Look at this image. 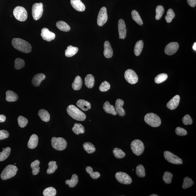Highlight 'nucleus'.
I'll list each match as a JSON object with an SVG mask.
<instances>
[{
  "instance_id": "52",
  "label": "nucleus",
  "mask_w": 196,
  "mask_h": 196,
  "mask_svg": "<svg viewBox=\"0 0 196 196\" xmlns=\"http://www.w3.org/2000/svg\"><path fill=\"white\" fill-rule=\"evenodd\" d=\"M9 136V133L7 131L2 130H0V140L7 138Z\"/></svg>"
},
{
  "instance_id": "5",
  "label": "nucleus",
  "mask_w": 196,
  "mask_h": 196,
  "mask_svg": "<svg viewBox=\"0 0 196 196\" xmlns=\"http://www.w3.org/2000/svg\"><path fill=\"white\" fill-rule=\"evenodd\" d=\"M51 144L53 148L58 151L64 150L67 145L66 141L62 137H53L51 139Z\"/></svg>"
},
{
  "instance_id": "1",
  "label": "nucleus",
  "mask_w": 196,
  "mask_h": 196,
  "mask_svg": "<svg viewBox=\"0 0 196 196\" xmlns=\"http://www.w3.org/2000/svg\"><path fill=\"white\" fill-rule=\"evenodd\" d=\"M12 44L15 49L23 53H29L32 51L31 44L27 41L21 38H13Z\"/></svg>"
},
{
  "instance_id": "44",
  "label": "nucleus",
  "mask_w": 196,
  "mask_h": 196,
  "mask_svg": "<svg viewBox=\"0 0 196 196\" xmlns=\"http://www.w3.org/2000/svg\"><path fill=\"white\" fill-rule=\"evenodd\" d=\"M136 173L137 175L140 177H144L146 173L144 167L142 165H139L136 167Z\"/></svg>"
},
{
  "instance_id": "18",
  "label": "nucleus",
  "mask_w": 196,
  "mask_h": 196,
  "mask_svg": "<svg viewBox=\"0 0 196 196\" xmlns=\"http://www.w3.org/2000/svg\"><path fill=\"white\" fill-rule=\"evenodd\" d=\"M71 5L75 10L79 12L85 11V7L80 0H71Z\"/></svg>"
},
{
  "instance_id": "49",
  "label": "nucleus",
  "mask_w": 196,
  "mask_h": 196,
  "mask_svg": "<svg viewBox=\"0 0 196 196\" xmlns=\"http://www.w3.org/2000/svg\"><path fill=\"white\" fill-rule=\"evenodd\" d=\"M110 85L107 81L103 82L99 87V90L101 92H105L110 89Z\"/></svg>"
},
{
  "instance_id": "48",
  "label": "nucleus",
  "mask_w": 196,
  "mask_h": 196,
  "mask_svg": "<svg viewBox=\"0 0 196 196\" xmlns=\"http://www.w3.org/2000/svg\"><path fill=\"white\" fill-rule=\"evenodd\" d=\"M18 124L21 128H24L27 125L28 120L24 117L20 115L18 119Z\"/></svg>"
},
{
  "instance_id": "26",
  "label": "nucleus",
  "mask_w": 196,
  "mask_h": 196,
  "mask_svg": "<svg viewBox=\"0 0 196 196\" xmlns=\"http://www.w3.org/2000/svg\"><path fill=\"white\" fill-rule=\"evenodd\" d=\"M67 49L65 51V55L67 57L70 58L76 54L78 51V49L77 47L70 46L67 47Z\"/></svg>"
},
{
  "instance_id": "23",
  "label": "nucleus",
  "mask_w": 196,
  "mask_h": 196,
  "mask_svg": "<svg viewBox=\"0 0 196 196\" xmlns=\"http://www.w3.org/2000/svg\"><path fill=\"white\" fill-rule=\"evenodd\" d=\"M103 109L104 111L107 113L110 114L114 115L117 114L115 111V107L113 105L110 104L109 102L107 101L104 104Z\"/></svg>"
},
{
  "instance_id": "29",
  "label": "nucleus",
  "mask_w": 196,
  "mask_h": 196,
  "mask_svg": "<svg viewBox=\"0 0 196 196\" xmlns=\"http://www.w3.org/2000/svg\"><path fill=\"white\" fill-rule=\"evenodd\" d=\"M57 27L60 31L64 32H68L71 30L70 27L67 23L63 21H59L57 22L56 24Z\"/></svg>"
},
{
  "instance_id": "14",
  "label": "nucleus",
  "mask_w": 196,
  "mask_h": 196,
  "mask_svg": "<svg viewBox=\"0 0 196 196\" xmlns=\"http://www.w3.org/2000/svg\"><path fill=\"white\" fill-rule=\"evenodd\" d=\"M179 45L177 42H171L165 47V53L167 55H172L175 53L178 50Z\"/></svg>"
},
{
  "instance_id": "40",
  "label": "nucleus",
  "mask_w": 196,
  "mask_h": 196,
  "mask_svg": "<svg viewBox=\"0 0 196 196\" xmlns=\"http://www.w3.org/2000/svg\"><path fill=\"white\" fill-rule=\"evenodd\" d=\"M194 182L192 179L189 177H186L184 179L182 188L184 189H187L191 187L194 184Z\"/></svg>"
},
{
  "instance_id": "17",
  "label": "nucleus",
  "mask_w": 196,
  "mask_h": 196,
  "mask_svg": "<svg viewBox=\"0 0 196 196\" xmlns=\"http://www.w3.org/2000/svg\"><path fill=\"white\" fill-rule=\"evenodd\" d=\"M180 97L178 95H176L167 104V108L170 110H174L178 107L180 103Z\"/></svg>"
},
{
  "instance_id": "37",
  "label": "nucleus",
  "mask_w": 196,
  "mask_h": 196,
  "mask_svg": "<svg viewBox=\"0 0 196 196\" xmlns=\"http://www.w3.org/2000/svg\"><path fill=\"white\" fill-rule=\"evenodd\" d=\"M87 173L89 174L90 177L94 180H97L100 176V174L98 172H93V169L91 167L88 166L86 168Z\"/></svg>"
},
{
  "instance_id": "35",
  "label": "nucleus",
  "mask_w": 196,
  "mask_h": 196,
  "mask_svg": "<svg viewBox=\"0 0 196 196\" xmlns=\"http://www.w3.org/2000/svg\"><path fill=\"white\" fill-rule=\"evenodd\" d=\"M131 14L132 18L134 21L136 22L138 24L142 26L143 24V21L138 12L135 10H133L132 11Z\"/></svg>"
},
{
  "instance_id": "42",
  "label": "nucleus",
  "mask_w": 196,
  "mask_h": 196,
  "mask_svg": "<svg viewBox=\"0 0 196 196\" xmlns=\"http://www.w3.org/2000/svg\"><path fill=\"white\" fill-rule=\"evenodd\" d=\"M113 152L115 157L117 159L123 158L126 155L125 153L123 150L118 148H115L114 149Z\"/></svg>"
},
{
  "instance_id": "31",
  "label": "nucleus",
  "mask_w": 196,
  "mask_h": 196,
  "mask_svg": "<svg viewBox=\"0 0 196 196\" xmlns=\"http://www.w3.org/2000/svg\"><path fill=\"white\" fill-rule=\"evenodd\" d=\"M143 47V41L140 40L135 44L134 49V53L136 56H139L141 53Z\"/></svg>"
},
{
  "instance_id": "50",
  "label": "nucleus",
  "mask_w": 196,
  "mask_h": 196,
  "mask_svg": "<svg viewBox=\"0 0 196 196\" xmlns=\"http://www.w3.org/2000/svg\"><path fill=\"white\" fill-rule=\"evenodd\" d=\"M183 123L184 125H191L192 124V120L190 115H185L182 118Z\"/></svg>"
},
{
  "instance_id": "57",
  "label": "nucleus",
  "mask_w": 196,
  "mask_h": 196,
  "mask_svg": "<svg viewBox=\"0 0 196 196\" xmlns=\"http://www.w3.org/2000/svg\"><path fill=\"white\" fill-rule=\"evenodd\" d=\"M4 148H3V149H4Z\"/></svg>"
},
{
  "instance_id": "15",
  "label": "nucleus",
  "mask_w": 196,
  "mask_h": 196,
  "mask_svg": "<svg viewBox=\"0 0 196 196\" xmlns=\"http://www.w3.org/2000/svg\"><path fill=\"white\" fill-rule=\"evenodd\" d=\"M118 30L120 39H125L126 36V29L124 21L123 19L119 20Z\"/></svg>"
},
{
  "instance_id": "41",
  "label": "nucleus",
  "mask_w": 196,
  "mask_h": 196,
  "mask_svg": "<svg viewBox=\"0 0 196 196\" xmlns=\"http://www.w3.org/2000/svg\"><path fill=\"white\" fill-rule=\"evenodd\" d=\"M164 12L165 10L163 6L160 5L157 6L156 8L155 19L157 20H160L163 16Z\"/></svg>"
},
{
  "instance_id": "54",
  "label": "nucleus",
  "mask_w": 196,
  "mask_h": 196,
  "mask_svg": "<svg viewBox=\"0 0 196 196\" xmlns=\"http://www.w3.org/2000/svg\"><path fill=\"white\" fill-rule=\"evenodd\" d=\"M6 117L4 115H0V123H3L5 121Z\"/></svg>"
},
{
  "instance_id": "7",
  "label": "nucleus",
  "mask_w": 196,
  "mask_h": 196,
  "mask_svg": "<svg viewBox=\"0 0 196 196\" xmlns=\"http://www.w3.org/2000/svg\"><path fill=\"white\" fill-rule=\"evenodd\" d=\"M13 14L17 20L21 21H26L28 17L27 11L21 6L16 7L13 11Z\"/></svg>"
},
{
  "instance_id": "10",
  "label": "nucleus",
  "mask_w": 196,
  "mask_h": 196,
  "mask_svg": "<svg viewBox=\"0 0 196 196\" xmlns=\"http://www.w3.org/2000/svg\"><path fill=\"white\" fill-rule=\"evenodd\" d=\"M125 79L130 84H135L138 81V78L137 74L133 70L128 69L125 71Z\"/></svg>"
},
{
  "instance_id": "6",
  "label": "nucleus",
  "mask_w": 196,
  "mask_h": 196,
  "mask_svg": "<svg viewBox=\"0 0 196 196\" xmlns=\"http://www.w3.org/2000/svg\"><path fill=\"white\" fill-rule=\"evenodd\" d=\"M131 148L135 155L140 156L143 153L145 146L143 142L140 140H135L131 142Z\"/></svg>"
},
{
  "instance_id": "51",
  "label": "nucleus",
  "mask_w": 196,
  "mask_h": 196,
  "mask_svg": "<svg viewBox=\"0 0 196 196\" xmlns=\"http://www.w3.org/2000/svg\"><path fill=\"white\" fill-rule=\"evenodd\" d=\"M175 132L176 134L179 136H185L187 135V131L185 129L180 127H178L176 128Z\"/></svg>"
},
{
  "instance_id": "33",
  "label": "nucleus",
  "mask_w": 196,
  "mask_h": 196,
  "mask_svg": "<svg viewBox=\"0 0 196 196\" xmlns=\"http://www.w3.org/2000/svg\"><path fill=\"white\" fill-rule=\"evenodd\" d=\"M84 149L88 154L93 153L95 152V148L92 143L89 142H85L83 144Z\"/></svg>"
},
{
  "instance_id": "38",
  "label": "nucleus",
  "mask_w": 196,
  "mask_h": 196,
  "mask_svg": "<svg viewBox=\"0 0 196 196\" xmlns=\"http://www.w3.org/2000/svg\"><path fill=\"white\" fill-rule=\"evenodd\" d=\"M11 152V148L9 147H6L3 149L0 154V161H3L8 158Z\"/></svg>"
},
{
  "instance_id": "9",
  "label": "nucleus",
  "mask_w": 196,
  "mask_h": 196,
  "mask_svg": "<svg viewBox=\"0 0 196 196\" xmlns=\"http://www.w3.org/2000/svg\"><path fill=\"white\" fill-rule=\"evenodd\" d=\"M164 156L166 160L170 163L177 165H181L183 163L181 159L168 151L164 152Z\"/></svg>"
},
{
  "instance_id": "25",
  "label": "nucleus",
  "mask_w": 196,
  "mask_h": 196,
  "mask_svg": "<svg viewBox=\"0 0 196 196\" xmlns=\"http://www.w3.org/2000/svg\"><path fill=\"white\" fill-rule=\"evenodd\" d=\"M82 85H83V81L81 77L79 76H77L75 78L72 84V88L73 90H78L81 89Z\"/></svg>"
},
{
  "instance_id": "27",
  "label": "nucleus",
  "mask_w": 196,
  "mask_h": 196,
  "mask_svg": "<svg viewBox=\"0 0 196 196\" xmlns=\"http://www.w3.org/2000/svg\"><path fill=\"white\" fill-rule=\"evenodd\" d=\"M17 95L14 92L8 90L6 92V100L8 102H15L18 100Z\"/></svg>"
},
{
  "instance_id": "8",
  "label": "nucleus",
  "mask_w": 196,
  "mask_h": 196,
  "mask_svg": "<svg viewBox=\"0 0 196 196\" xmlns=\"http://www.w3.org/2000/svg\"><path fill=\"white\" fill-rule=\"evenodd\" d=\"M43 12V6L42 3H35L32 8V14L33 19L36 21L39 19L42 16Z\"/></svg>"
},
{
  "instance_id": "28",
  "label": "nucleus",
  "mask_w": 196,
  "mask_h": 196,
  "mask_svg": "<svg viewBox=\"0 0 196 196\" xmlns=\"http://www.w3.org/2000/svg\"><path fill=\"white\" fill-rule=\"evenodd\" d=\"M38 115L43 121L48 122L50 120V115L48 112L46 110L43 109L40 110L38 112Z\"/></svg>"
},
{
  "instance_id": "2",
  "label": "nucleus",
  "mask_w": 196,
  "mask_h": 196,
  "mask_svg": "<svg viewBox=\"0 0 196 196\" xmlns=\"http://www.w3.org/2000/svg\"><path fill=\"white\" fill-rule=\"evenodd\" d=\"M67 112L74 119L78 121H84L86 118V115L75 105H71L67 109Z\"/></svg>"
},
{
  "instance_id": "39",
  "label": "nucleus",
  "mask_w": 196,
  "mask_h": 196,
  "mask_svg": "<svg viewBox=\"0 0 196 196\" xmlns=\"http://www.w3.org/2000/svg\"><path fill=\"white\" fill-rule=\"evenodd\" d=\"M56 194V189L52 187L47 188L43 192V195L44 196H55Z\"/></svg>"
},
{
  "instance_id": "22",
  "label": "nucleus",
  "mask_w": 196,
  "mask_h": 196,
  "mask_svg": "<svg viewBox=\"0 0 196 196\" xmlns=\"http://www.w3.org/2000/svg\"><path fill=\"white\" fill-rule=\"evenodd\" d=\"M77 106L84 111H88L91 108V104L84 100H78L77 102Z\"/></svg>"
},
{
  "instance_id": "36",
  "label": "nucleus",
  "mask_w": 196,
  "mask_h": 196,
  "mask_svg": "<svg viewBox=\"0 0 196 196\" xmlns=\"http://www.w3.org/2000/svg\"><path fill=\"white\" fill-rule=\"evenodd\" d=\"M48 167L47 172L48 174H51L54 173L58 169V166L57 165L56 162L54 161H51L48 163Z\"/></svg>"
},
{
  "instance_id": "19",
  "label": "nucleus",
  "mask_w": 196,
  "mask_h": 196,
  "mask_svg": "<svg viewBox=\"0 0 196 196\" xmlns=\"http://www.w3.org/2000/svg\"><path fill=\"white\" fill-rule=\"evenodd\" d=\"M104 48V54L105 57L107 58H111L113 55V51L109 41H106L105 42Z\"/></svg>"
},
{
  "instance_id": "24",
  "label": "nucleus",
  "mask_w": 196,
  "mask_h": 196,
  "mask_svg": "<svg viewBox=\"0 0 196 196\" xmlns=\"http://www.w3.org/2000/svg\"><path fill=\"white\" fill-rule=\"evenodd\" d=\"M95 79L94 77L91 74H88L85 78V84L87 88L91 89L94 86Z\"/></svg>"
},
{
  "instance_id": "43",
  "label": "nucleus",
  "mask_w": 196,
  "mask_h": 196,
  "mask_svg": "<svg viewBox=\"0 0 196 196\" xmlns=\"http://www.w3.org/2000/svg\"><path fill=\"white\" fill-rule=\"evenodd\" d=\"M168 75L166 73L160 74L155 77V81L156 83L160 84L163 83L167 79Z\"/></svg>"
},
{
  "instance_id": "47",
  "label": "nucleus",
  "mask_w": 196,
  "mask_h": 196,
  "mask_svg": "<svg viewBox=\"0 0 196 196\" xmlns=\"http://www.w3.org/2000/svg\"><path fill=\"white\" fill-rule=\"evenodd\" d=\"M173 175L169 172H165L163 177V180L166 184H170L172 183Z\"/></svg>"
},
{
  "instance_id": "55",
  "label": "nucleus",
  "mask_w": 196,
  "mask_h": 196,
  "mask_svg": "<svg viewBox=\"0 0 196 196\" xmlns=\"http://www.w3.org/2000/svg\"><path fill=\"white\" fill-rule=\"evenodd\" d=\"M193 49L194 50H195V51H196V43H194L193 47H192Z\"/></svg>"
},
{
  "instance_id": "34",
  "label": "nucleus",
  "mask_w": 196,
  "mask_h": 196,
  "mask_svg": "<svg viewBox=\"0 0 196 196\" xmlns=\"http://www.w3.org/2000/svg\"><path fill=\"white\" fill-rule=\"evenodd\" d=\"M40 164L39 160H36L31 163V167L33 169L32 173L33 175H36L40 172V167L39 166Z\"/></svg>"
},
{
  "instance_id": "32",
  "label": "nucleus",
  "mask_w": 196,
  "mask_h": 196,
  "mask_svg": "<svg viewBox=\"0 0 196 196\" xmlns=\"http://www.w3.org/2000/svg\"><path fill=\"white\" fill-rule=\"evenodd\" d=\"M78 176L76 174H73L70 180H67L65 181V184L68 185L70 187H75L78 183Z\"/></svg>"
},
{
  "instance_id": "11",
  "label": "nucleus",
  "mask_w": 196,
  "mask_h": 196,
  "mask_svg": "<svg viewBox=\"0 0 196 196\" xmlns=\"http://www.w3.org/2000/svg\"><path fill=\"white\" fill-rule=\"evenodd\" d=\"M115 177L119 182L125 185H129L132 182L131 178L125 172H117L115 174Z\"/></svg>"
},
{
  "instance_id": "13",
  "label": "nucleus",
  "mask_w": 196,
  "mask_h": 196,
  "mask_svg": "<svg viewBox=\"0 0 196 196\" xmlns=\"http://www.w3.org/2000/svg\"><path fill=\"white\" fill-rule=\"evenodd\" d=\"M41 36L44 40L47 41H51L54 40L56 37L55 33L49 31L46 28H44L41 30Z\"/></svg>"
},
{
  "instance_id": "45",
  "label": "nucleus",
  "mask_w": 196,
  "mask_h": 196,
  "mask_svg": "<svg viewBox=\"0 0 196 196\" xmlns=\"http://www.w3.org/2000/svg\"><path fill=\"white\" fill-rule=\"evenodd\" d=\"M25 64L24 60L20 58H16L15 61L14 67L16 70H20L24 67Z\"/></svg>"
},
{
  "instance_id": "53",
  "label": "nucleus",
  "mask_w": 196,
  "mask_h": 196,
  "mask_svg": "<svg viewBox=\"0 0 196 196\" xmlns=\"http://www.w3.org/2000/svg\"><path fill=\"white\" fill-rule=\"evenodd\" d=\"M187 3L191 7H194L196 6V0H187Z\"/></svg>"
},
{
  "instance_id": "16",
  "label": "nucleus",
  "mask_w": 196,
  "mask_h": 196,
  "mask_svg": "<svg viewBox=\"0 0 196 196\" xmlns=\"http://www.w3.org/2000/svg\"><path fill=\"white\" fill-rule=\"evenodd\" d=\"M123 100L121 99H118L115 103V108L117 114L120 116L123 117L125 115V112L124 109L123 108L124 105Z\"/></svg>"
},
{
  "instance_id": "21",
  "label": "nucleus",
  "mask_w": 196,
  "mask_h": 196,
  "mask_svg": "<svg viewBox=\"0 0 196 196\" xmlns=\"http://www.w3.org/2000/svg\"><path fill=\"white\" fill-rule=\"evenodd\" d=\"M38 138L37 135L33 134L30 137L28 141L27 145L28 148L34 149L37 146L38 143Z\"/></svg>"
},
{
  "instance_id": "56",
  "label": "nucleus",
  "mask_w": 196,
  "mask_h": 196,
  "mask_svg": "<svg viewBox=\"0 0 196 196\" xmlns=\"http://www.w3.org/2000/svg\"><path fill=\"white\" fill-rule=\"evenodd\" d=\"M150 196H158V195H157V194H152V195H151Z\"/></svg>"
},
{
  "instance_id": "3",
  "label": "nucleus",
  "mask_w": 196,
  "mask_h": 196,
  "mask_svg": "<svg viewBox=\"0 0 196 196\" xmlns=\"http://www.w3.org/2000/svg\"><path fill=\"white\" fill-rule=\"evenodd\" d=\"M144 120L147 124L154 128L160 126L161 124V120L160 117L153 113H147L145 115Z\"/></svg>"
},
{
  "instance_id": "46",
  "label": "nucleus",
  "mask_w": 196,
  "mask_h": 196,
  "mask_svg": "<svg viewBox=\"0 0 196 196\" xmlns=\"http://www.w3.org/2000/svg\"><path fill=\"white\" fill-rule=\"evenodd\" d=\"M175 17V14L172 9H169L167 11L166 16L165 17V19L167 23L171 22L172 20Z\"/></svg>"
},
{
  "instance_id": "20",
  "label": "nucleus",
  "mask_w": 196,
  "mask_h": 196,
  "mask_svg": "<svg viewBox=\"0 0 196 196\" xmlns=\"http://www.w3.org/2000/svg\"><path fill=\"white\" fill-rule=\"evenodd\" d=\"M46 78V76L43 73H38L35 75L33 78L32 83L33 86L38 87L39 86L41 82Z\"/></svg>"
},
{
  "instance_id": "4",
  "label": "nucleus",
  "mask_w": 196,
  "mask_h": 196,
  "mask_svg": "<svg viewBox=\"0 0 196 196\" xmlns=\"http://www.w3.org/2000/svg\"><path fill=\"white\" fill-rule=\"evenodd\" d=\"M18 169L16 166L10 165L4 169L1 174V178L6 180L12 178L16 175Z\"/></svg>"
},
{
  "instance_id": "30",
  "label": "nucleus",
  "mask_w": 196,
  "mask_h": 196,
  "mask_svg": "<svg viewBox=\"0 0 196 196\" xmlns=\"http://www.w3.org/2000/svg\"><path fill=\"white\" fill-rule=\"evenodd\" d=\"M74 133L76 135H78L80 134H83L85 133V130L84 127L81 124L75 123L73 128H72Z\"/></svg>"
},
{
  "instance_id": "12",
  "label": "nucleus",
  "mask_w": 196,
  "mask_h": 196,
  "mask_svg": "<svg viewBox=\"0 0 196 196\" xmlns=\"http://www.w3.org/2000/svg\"><path fill=\"white\" fill-rule=\"evenodd\" d=\"M108 16L107 15V10L105 7H103L100 10L99 12L97 23L98 26H103L108 21Z\"/></svg>"
}]
</instances>
